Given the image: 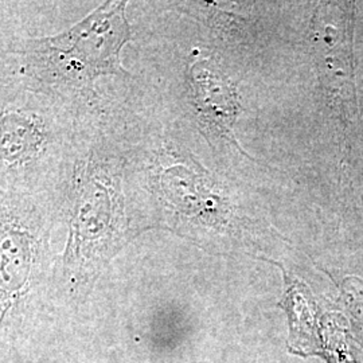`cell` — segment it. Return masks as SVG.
Segmentation results:
<instances>
[{
    "instance_id": "cell-1",
    "label": "cell",
    "mask_w": 363,
    "mask_h": 363,
    "mask_svg": "<svg viewBox=\"0 0 363 363\" xmlns=\"http://www.w3.org/2000/svg\"><path fill=\"white\" fill-rule=\"evenodd\" d=\"M124 9V1H106L73 28L40 40L39 57L55 74L76 82L120 73V50L130 37Z\"/></svg>"
},
{
    "instance_id": "cell-2",
    "label": "cell",
    "mask_w": 363,
    "mask_h": 363,
    "mask_svg": "<svg viewBox=\"0 0 363 363\" xmlns=\"http://www.w3.org/2000/svg\"><path fill=\"white\" fill-rule=\"evenodd\" d=\"M193 85L196 91V101L210 121L217 123L220 130H228L233 124L237 113L235 93L225 78L210 73L206 67L194 66Z\"/></svg>"
},
{
    "instance_id": "cell-3",
    "label": "cell",
    "mask_w": 363,
    "mask_h": 363,
    "mask_svg": "<svg viewBox=\"0 0 363 363\" xmlns=\"http://www.w3.org/2000/svg\"><path fill=\"white\" fill-rule=\"evenodd\" d=\"M40 143L38 130L33 123L16 115L0 118V155L19 162L34 154Z\"/></svg>"
}]
</instances>
